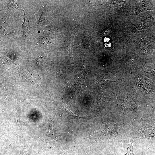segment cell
Segmentation results:
<instances>
[{
  "label": "cell",
  "mask_w": 155,
  "mask_h": 155,
  "mask_svg": "<svg viewBox=\"0 0 155 155\" xmlns=\"http://www.w3.org/2000/svg\"><path fill=\"white\" fill-rule=\"evenodd\" d=\"M30 24L29 21L26 19V18L25 16L24 22L22 25L24 34L29 30L30 28Z\"/></svg>",
  "instance_id": "cell-3"
},
{
  "label": "cell",
  "mask_w": 155,
  "mask_h": 155,
  "mask_svg": "<svg viewBox=\"0 0 155 155\" xmlns=\"http://www.w3.org/2000/svg\"><path fill=\"white\" fill-rule=\"evenodd\" d=\"M134 155L133 151L132 143L128 144L127 145V153L124 155Z\"/></svg>",
  "instance_id": "cell-4"
},
{
  "label": "cell",
  "mask_w": 155,
  "mask_h": 155,
  "mask_svg": "<svg viewBox=\"0 0 155 155\" xmlns=\"http://www.w3.org/2000/svg\"><path fill=\"white\" fill-rule=\"evenodd\" d=\"M122 106L125 109L132 111L135 110L136 108L135 102L130 98H127L124 100Z\"/></svg>",
  "instance_id": "cell-2"
},
{
  "label": "cell",
  "mask_w": 155,
  "mask_h": 155,
  "mask_svg": "<svg viewBox=\"0 0 155 155\" xmlns=\"http://www.w3.org/2000/svg\"><path fill=\"white\" fill-rule=\"evenodd\" d=\"M26 77L27 80H28V81L32 82H36V78H34L35 77L34 76V75L32 74H28L26 76Z\"/></svg>",
  "instance_id": "cell-5"
},
{
  "label": "cell",
  "mask_w": 155,
  "mask_h": 155,
  "mask_svg": "<svg viewBox=\"0 0 155 155\" xmlns=\"http://www.w3.org/2000/svg\"><path fill=\"white\" fill-rule=\"evenodd\" d=\"M142 137L149 140L155 139V122L143 125L141 129Z\"/></svg>",
  "instance_id": "cell-1"
}]
</instances>
